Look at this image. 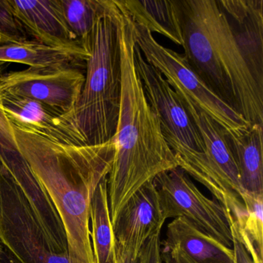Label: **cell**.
I'll list each match as a JSON object with an SVG mask.
<instances>
[{
    "label": "cell",
    "instance_id": "cell-1",
    "mask_svg": "<svg viewBox=\"0 0 263 263\" xmlns=\"http://www.w3.org/2000/svg\"><path fill=\"white\" fill-rule=\"evenodd\" d=\"M21 155L59 214L74 263H95L90 210L98 185L110 175L114 139L98 145H73L47 139L13 125Z\"/></svg>",
    "mask_w": 263,
    "mask_h": 263
},
{
    "label": "cell",
    "instance_id": "cell-2",
    "mask_svg": "<svg viewBox=\"0 0 263 263\" xmlns=\"http://www.w3.org/2000/svg\"><path fill=\"white\" fill-rule=\"evenodd\" d=\"M115 3L121 10V96L113 138L116 152L107 181L111 224L135 192L160 174L178 167L137 72L133 23Z\"/></svg>",
    "mask_w": 263,
    "mask_h": 263
},
{
    "label": "cell",
    "instance_id": "cell-3",
    "mask_svg": "<svg viewBox=\"0 0 263 263\" xmlns=\"http://www.w3.org/2000/svg\"><path fill=\"white\" fill-rule=\"evenodd\" d=\"M184 58L204 84L249 124L263 125V88L218 0H177Z\"/></svg>",
    "mask_w": 263,
    "mask_h": 263
},
{
    "label": "cell",
    "instance_id": "cell-4",
    "mask_svg": "<svg viewBox=\"0 0 263 263\" xmlns=\"http://www.w3.org/2000/svg\"><path fill=\"white\" fill-rule=\"evenodd\" d=\"M121 10L115 0H104L90 35L85 81L71 124L87 145L113 139L121 96Z\"/></svg>",
    "mask_w": 263,
    "mask_h": 263
},
{
    "label": "cell",
    "instance_id": "cell-5",
    "mask_svg": "<svg viewBox=\"0 0 263 263\" xmlns=\"http://www.w3.org/2000/svg\"><path fill=\"white\" fill-rule=\"evenodd\" d=\"M0 245L14 263H74L69 253L55 250L27 198L1 161Z\"/></svg>",
    "mask_w": 263,
    "mask_h": 263
},
{
    "label": "cell",
    "instance_id": "cell-6",
    "mask_svg": "<svg viewBox=\"0 0 263 263\" xmlns=\"http://www.w3.org/2000/svg\"><path fill=\"white\" fill-rule=\"evenodd\" d=\"M133 28L135 44L145 61L162 74L181 99L209 115L226 132L250 125L204 84L183 55L161 45L145 27L133 23Z\"/></svg>",
    "mask_w": 263,
    "mask_h": 263
},
{
    "label": "cell",
    "instance_id": "cell-7",
    "mask_svg": "<svg viewBox=\"0 0 263 263\" xmlns=\"http://www.w3.org/2000/svg\"><path fill=\"white\" fill-rule=\"evenodd\" d=\"M135 63L147 101L159 120L163 136L178 167L185 170L205 152L201 133L181 98L162 74L145 61L136 44Z\"/></svg>",
    "mask_w": 263,
    "mask_h": 263
},
{
    "label": "cell",
    "instance_id": "cell-8",
    "mask_svg": "<svg viewBox=\"0 0 263 263\" xmlns=\"http://www.w3.org/2000/svg\"><path fill=\"white\" fill-rule=\"evenodd\" d=\"M164 218L184 217L200 230L232 249L230 218L215 199L201 193L181 167L163 172L154 179Z\"/></svg>",
    "mask_w": 263,
    "mask_h": 263
},
{
    "label": "cell",
    "instance_id": "cell-9",
    "mask_svg": "<svg viewBox=\"0 0 263 263\" xmlns=\"http://www.w3.org/2000/svg\"><path fill=\"white\" fill-rule=\"evenodd\" d=\"M182 100V99H181ZM204 141V160L194 175L226 209L232 222V215L243 207L244 192L239 172L226 139V132L218 123L192 104L182 100Z\"/></svg>",
    "mask_w": 263,
    "mask_h": 263
},
{
    "label": "cell",
    "instance_id": "cell-10",
    "mask_svg": "<svg viewBox=\"0 0 263 263\" xmlns=\"http://www.w3.org/2000/svg\"><path fill=\"white\" fill-rule=\"evenodd\" d=\"M0 77L3 91L42 103L67 116L71 124L72 115L85 81V75L79 67H28Z\"/></svg>",
    "mask_w": 263,
    "mask_h": 263
},
{
    "label": "cell",
    "instance_id": "cell-11",
    "mask_svg": "<svg viewBox=\"0 0 263 263\" xmlns=\"http://www.w3.org/2000/svg\"><path fill=\"white\" fill-rule=\"evenodd\" d=\"M165 221L154 181L135 192L123 206L112 224L114 238L124 250L138 258L146 241Z\"/></svg>",
    "mask_w": 263,
    "mask_h": 263
},
{
    "label": "cell",
    "instance_id": "cell-12",
    "mask_svg": "<svg viewBox=\"0 0 263 263\" xmlns=\"http://www.w3.org/2000/svg\"><path fill=\"white\" fill-rule=\"evenodd\" d=\"M3 107L13 125L62 144L87 145L67 116L45 104L3 91Z\"/></svg>",
    "mask_w": 263,
    "mask_h": 263
},
{
    "label": "cell",
    "instance_id": "cell-13",
    "mask_svg": "<svg viewBox=\"0 0 263 263\" xmlns=\"http://www.w3.org/2000/svg\"><path fill=\"white\" fill-rule=\"evenodd\" d=\"M10 1L16 19L34 41L58 48L83 47L66 21L61 0Z\"/></svg>",
    "mask_w": 263,
    "mask_h": 263
},
{
    "label": "cell",
    "instance_id": "cell-14",
    "mask_svg": "<svg viewBox=\"0 0 263 263\" xmlns=\"http://www.w3.org/2000/svg\"><path fill=\"white\" fill-rule=\"evenodd\" d=\"M218 2L255 81L263 88L262 0Z\"/></svg>",
    "mask_w": 263,
    "mask_h": 263
},
{
    "label": "cell",
    "instance_id": "cell-15",
    "mask_svg": "<svg viewBox=\"0 0 263 263\" xmlns=\"http://www.w3.org/2000/svg\"><path fill=\"white\" fill-rule=\"evenodd\" d=\"M161 246L177 247L195 263H235L233 249L209 236L184 217L167 224Z\"/></svg>",
    "mask_w": 263,
    "mask_h": 263
},
{
    "label": "cell",
    "instance_id": "cell-16",
    "mask_svg": "<svg viewBox=\"0 0 263 263\" xmlns=\"http://www.w3.org/2000/svg\"><path fill=\"white\" fill-rule=\"evenodd\" d=\"M262 127L253 124L237 132H226L241 187L251 193L263 194Z\"/></svg>",
    "mask_w": 263,
    "mask_h": 263
},
{
    "label": "cell",
    "instance_id": "cell-17",
    "mask_svg": "<svg viewBox=\"0 0 263 263\" xmlns=\"http://www.w3.org/2000/svg\"><path fill=\"white\" fill-rule=\"evenodd\" d=\"M90 52L84 47L58 48L27 41L0 46V65L7 63L24 64L30 68L85 66Z\"/></svg>",
    "mask_w": 263,
    "mask_h": 263
},
{
    "label": "cell",
    "instance_id": "cell-18",
    "mask_svg": "<svg viewBox=\"0 0 263 263\" xmlns=\"http://www.w3.org/2000/svg\"><path fill=\"white\" fill-rule=\"evenodd\" d=\"M132 22L159 33L182 47L177 0H117Z\"/></svg>",
    "mask_w": 263,
    "mask_h": 263
},
{
    "label": "cell",
    "instance_id": "cell-19",
    "mask_svg": "<svg viewBox=\"0 0 263 263\" xmlns=\"http://www.w3.org/2000/svg\"><path fill=\"white\" fill-rule=\"evenodd\" d=\"M107 181L108 177L100 183L90 204V239L95 263H109L113 256L115 238L109 209Z\"/></svg>",
    "mask_w": 263,
    "mask_h": 263
},
{
    "label": "cell",
    "instance_id": "cell-20",
    "mask_svg": "<svg viewBox=\"0 0 263 263\" xmlns=\"http://www.w3.org/2000/svg\"><path fill=\"white\" fill-rule=\"evenodd\" d=\"M244 209L233 219L231 231L247 235L258 255L262 258L263 194L251 193L244 191L241 195Z\"/></svg>",
    "mask_w": 263,
    "mask_h": 263
},
{
    "label": "cell",
    "instance_id": "cell-21",
    "mask_svg": "<svg viewBox=\"0 0 263 263\" xmlns=\"http://www.w3.org/2000/svg\"><path fill=\"white\" fill-rule=\"evenodd\" d=\"M104 4V0H61L66 21L75 37L86 50L95 21Z\"/></svg>",
    "mask_w": 263,
    "mask_h": 263
},
{
    "label": "cell",
    "instance_id": "cell-22",
    "mask_svg": "<svg viewBox=\"0 0 263 263\" xmlns=\"http://www.w3.org/2000/svg\"><path fill=\"white\" fill-rule=\"evenodd\" d=\"M2 93L0 77V161L10 172L20 166L27 164V162L20 152L15 138L13 124L4 111Z\"/></svg>",
    "mask_w": 263,
    "mask_h": 263
},
{
    "label": "cell",
    "instance_id": "cell-23",
    "mask_svg": "<svg viewBox=\"0 0 263 263\" xmlns=\"http://www.w3.org/2000/svg\"><path fill=\"white\" fill-rule=\"evenodd\" d=\"M27 36L13 13L10 0H0V46L26 42L29 41Z\"/></svg>",
    "mask_w": 263,
    "mask_h": 263
},
{
    "label": "cell",
    "instance_id": "cell-24",
    "mask_svg": "<svg viewBox=\"0 0 263 263\" xmlns=\"http://www.w3.org/2000/svg\"><path fill=\"white\" fill-rule=\"evenodd\" d=\"M139 263H162L161 231L154 234L143 246L138 255Z\"/></svg>",
    "mask_w": 263,
    "mask_h": 263
},
{
    "label": "cell",
    "instance_id": "cell-25",
    "mask_svg": "<svg viewBox=\"0 0 263 263\" xmlns=\"http://www.w3.org/2000/svg\"><path fill=\"white\" fill-rule=\"evenodd\" d=\"M163 246L161 248L162 263H195L177 247Z\"/></svg>",
    "mask_w": 263,
    "mask_h": 263
},
{
    "label": "cell",
    "instance_id": "cell-26",
    "mask_svg": "<svg viewBox=\"0 0 263 263\" xmlns=\"http://www.w3.org/2000/svg\"><path fill=\"white\" fill-rule=\"evenodd\" d=\"M109 263H139L138 258H135L127 251L123 249L115 239L113 256Z\"/></svg>",
    "mask_w": 263,
    "mask_h": 263
},
{
    "label": "cell",
    "instance_id": "cell-27",
    "mask_svg": "<svg viewBox=\"0 0 263 263\" xmlns=\"http://www.w3.org/2000/svg\"><path fill=\"white\" fill-rule=\"evenodd\" d=\"M232 238V249L235 255V263H254L242 243L235 237Z\"/></svg>",
    "mask_w": 263,
    "mask_h": 263
},
{
    "label": "cell",
    "instance_id": "cell-28",
    "mask_svg": "<svg viewBox=\"0 0 263 263\" xmlns=\"http://www.w3.org/2000/svg\"><path fill=\"white\" fill-rule=\"evenodd\" d=\"M4 263H14L11 259H7L6 260L5 262Z\"/></svg>",
    "mask_w": 263,
    "mask_h": 263
},
{
    "label": "cell",
    "instance_id": "cell-29",
    "mask_svg": "<svg viewBox=\"0 0 263 263\" xmlns=\"http://www.w3.org/2000/svg\"><path fill=\"white\" fill-rule=\"evenodd\" d=\"M1 251H3V247L1 246V245H0V252H1Z\"/></svg>",
    "mask_w": 263,
    "mask_h": 263
},
{
    "label": "cell",
    "instance_id": "cell-30",
    "mask_svg": "<svg viewBox=\"0 0 263 263\" xmlns=\"http://www.w3.org/2000/svg\"><path fill=\"white\" fill-rule=\"evenodd\" d=\"M3 252V251H1V252H0V254H1V252Z\"/></svg>",
    "mask_w": 263,
    "mask_h": 263
}]
</instances>
